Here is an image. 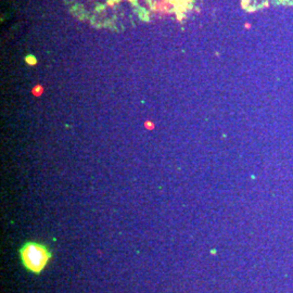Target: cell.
Returning <instances> with one entry per match:
<instances>
[{"mask_svg": "<svg viewBox=\"0 0 293 293\" xmlns=\"http://www.w3.org/2000/svg\"><path fill=\"white\" fill-rule=\"evenodd\" d=\"M20 258L23 267L34 275H39L46 269L52 258V253L45 243L27 241L21 246Z\"/></svg>", "mask_w": 293, "mask_h": 293, "instance_id": "obj_1", "label": "cell"}]
</instances>
